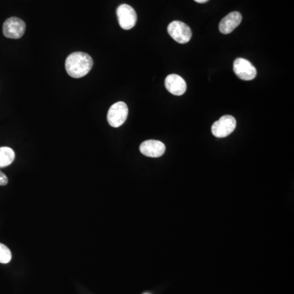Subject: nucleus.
Here are the masks:
<instances>
[{
	"label": "nucleus",
	"instance_id": "f257e3e1",
	"mask_svg": "<svg viewBox=\"0 0 294 294\" xmlns=\"http://www.w3.org/2000/svg\"><path fill=\"white\" fill-rule=\"evenodd\" d=\"M93 66L92 57L85 53L76 52L68 56L66 60V72L75 79L88 75Z\"/></svg>",
	"mask_w": 294,
	"mask_h": 294
},
{
	"label": "nucleus",
	"instance_id": "f03ea898",
	"mask_svg": "<svg viewBox=\"0 0 294 294\" xmlns=\"http://www.w3.org/2000/svg\"><path fill=\"white\" fill-rule=\"evenodd\" d=\"M128 115V108L123 101L113 104L107 114L108 123L111 127H119L123 125Z\"/></svg>",
	"mask_w": 294,
	"mask_h": 294
},
{
	"label": "nucleus",
	"instance_id": "7ed1b4c3",
	"mask_svg": "<svg viewBox=\"0 0 294 294\" xmlns=\"http://www.w3.org/2000/svg\"><path fill=\"white\" fill-rule=\"evenodd\" d=\"M168 32L176 42L187 44L192 37V31L187 24L180 21H174L169 25Z\"/></svg>",
	"mask_w": 294,
	"mask_h": 294
},
{
	"label": "nucleus",
	"instance_id": "20e7f679",
	"mask_svg": "<svg viewBox=\"0 0 294 294\" xmlns=\"http://www.w3.org/2000/svg\"><path fill=\"white\" fill-rule=\"evenodd\" d=\"M236 127V120L231 115H224L216 121L212 126V133L219 138H223L234 132Z\"/></svg>",
	"mask_w": 294,
	"mask_h": 294
},
{
	"label": "nucleus",
	"instance_id": "39448f33",
	"mask_svg": "<svg viewBox=\"0 0 294 294\" xmlns=\"http://www.w3.org/2000/svg\"><path fill=\"white\" fill-rule=\"evenodd\" d=\"M26 23L18 18H10L5 21L3 27V32L5 37L18 40L24 35L26 32Z\"/></svg>",
	"mask_w": 294,
	"mask_h": 294
},
{
	"label": "nucleus",
	"instance_id": "423d86ee",
	"mask_svg": "<svg viewBox=\"0 0 294 294\" xmlns=\"http://www.w3.org/2000/svg\"><path fill=\"white\" fill-rule=\"evenodd\" d=\"M117 17L121 28L126 31L133 28L137 20L136 12L131 6L127 5H121L118 7Z\"/></svg>",
	"mask_w": 294,
	"mask_h": 294
},
{
	"label": "nucleus",
	"instance_id": "0eeeda50",
	"mask_svg": "<svg viewBox=\"0 0 294 294\" xmlns=\"http://www.w3.org/2000/svg\"><path fill=\"white\" fill-rule=\"evenodd\" d=\"M234 71L240 79L252 80L257 75V70L250 62L244 58H237L234 62Z\"/></svg>",
	"mask_w": 294,
	"mask_h": 294
},
{
	"label": "nucleus",
	"instance_id": "6e6552de",
	"mask_svg": "<svg viewBox=\"0 0 294 294\" xmlns=\"http://www.w3.org/2000/svg\"><path fill=\"white\" fill-rule=\"evenodd\" d=\"M165 144L160 140H147L143 141L140 145V152L141 154L151 158H158L165 154Z\"/></svg>",
	"mask_w": 294,
	"mask_h": 294
},
{
	"label": "nucleus",
	"instance_id": "1a4fd4ad",
	"mask_svg": "<svg viewBox=\"0 0 294 294\" xmlns=\"http://www.w3.org/2000/svg\"><path fill=\"white\" fill-rule=\"evenodd\" d=\"M165 84L167 90L175 96H182L187 91L186 81L181 76L175 74L168 75L165 79Z\"/></svg>",
	"mask_w": 294,
	"mask_h": 294
},
{
	"label": "nucleus",
	"instance_id": "9d476101",
	"mask_svg": "<svg viewBox=\"0 0 294 294\" xmlns=\"http://www.w3.org/2000/svg\"><path fill=\"white\" fill-rule=\"evenodd\" d=\"M242 16L239 12H232L226 16L219 24V31L224 35L232 32L241 23Z\"/></svg>",
	"mask_w": 294,
	"mask_h": 294
},
{
	"label": "nucleus",
	"instance_id": "9b49d317",
	"mask_svg": "<svg viewBox=\"0 0 294 294\" xmlns=\"http://www.w3.org/2000/svg\"><path fill=\"white\" fill-rule=\"evenodd\" d=\"M15 160V152L10 147H0V168L8 167Z\"/></svg>",
	"mask_w": 294,
	"mask_h": 294
},
{
	"label": "nucleus",
	"instance_id": "f8f14e48",
	"mask_svg": "<svg viewBox=\"0 0 294 294\" xmlns=\"http://www.w3.org/2000/svg\"><path fill=\"white\" fill-rule=\"evenodd\" d=\"M12 260L11 250L7 246L0 243V263L7 264Z\"/></svg>",
	"mask_w": 294,
	"mask_h": 294
},
{
	"label": "nucleus",
	"instance_id": "ddd939ff",
	"mask_svg": "<svg viewBox=\"0 0 294 294\" xmlns=\"http://www.w3.org/2000/svg\"><path fill=\"white\" fill-rule=\"evenodd\" d=\"M9 183V179L7 176L3 172L0 171V186H6Z\"/></svg>",
	"mask_w": 294,
	"mask_h": 294
},
{
	"label": "nucleus",
	"instance_id": "4468645a",
	"mask_svg": "<svg viewBox=\"0 0 294 294\" xmlns=\"http://www.w3.org/2000/svg\"><path fill=\"white\" fill-rule=\"evenodd\" d=\"M196 3H199V4H205V3L208 2L209 0H195Z\"/></svg>",
	"mask_w": 294,
	"mask_h": 294
},
{
	"label": "nucleus",
	"instance_id": "2eb2a0df",
	"mask_svg": "<svg viewBox=\"0 0 294 294\" xmlns=\"http://www.w3.org/2000/svg\"><path fill=\"white\" fill-rule=\"evenodd\" d=\"M145 294H149V293H145Z\"/></svg>",
	"mask_w": 294,
	"mask_h": 294
}]
</instances>
